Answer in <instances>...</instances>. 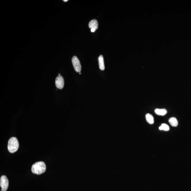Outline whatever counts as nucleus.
I'll return each mask as SVG.
<instances>
[{
	"label": "nucleus",
	"mask_w": 191,
	"mask_h": 191,
	"mask_svg": "<svg viewBox=\"0 0 191 191\" xmlns=\"http://www.w3.org/2000/svg\"><path fill=\"white\" fill-rule=\"evenodd\" d=\"M147 121L148 123L152 124L154 123V120L153 116L150 114H147L145 115Z\"/></svg>",
	"instance_id": "obj_10"
},
{
	"label": "nucleus",
	"mask_w": 191,
	"mask_h": 191,
	"mask_svg": "<svg viewBox=\"0 0 191 191\" xmlns=\"http://www.w3.org/2000/svg\"><path fill=\"white\" fill-rule=\"evenodd\" d=\"M159 129L160 130L168 131L169 130V126L165 124H162L160 127H159Z\"/></svg>",
	"instance_id": "obj_11"
},
{
	"label": "nucleus",
	"mask_w": 191,
	"mask_h": 191,
	"mask_svg": "<svg viewBox=\"0 0 191 191\" xmlns=\"http://www.w3.org/2000/svg\"><path fill=\"white\" fill-rule=\"evenodd\" d=\"M64 80L61 75L58 76L55 79V84L58 89H62L64 86Z\"/></svg>",
	"instance_id": "obj_5"
},
{
	"label": "nucleus",
	"mask_w": 191,
	"mask_h": 191,
	"mask_svg": "<svg viewBox=\"0 0 191 191\" xmlns=\"http://www.w3.org/2000/svg\"><path fill=\"white\" fill-rule=\"evenodd\" d=\"M79 74H81V73H80H80H79Z\"/></svg>",
	"instance_id": "obj_15"
},
{
	"label": "nucleus",
	"mask_w": 191,
	"mask_h": 191,
	"mask_svg": "<svg viewBox=\"0 0 191 191\" xmlns=\"http://www.w3.org/2000/svg\"><path fill=\"white\" fill-rule=\"evenodd\" d=\"M89 27L90 29H95L96 30L98 29V23L97 20L95 19L91 20L89 24Z\"/></svg>",
	"instance_id": "obj_6"
},
{
	"label": "nucleus",
	"mask_w": 191,
	"mask_h": 191,
	"mask_svg": "<svg viewBox=\"0 0 191 191\" xmlns=\"http://www.w3.org/2000/svg\"><path fill=\"white\" fill-rule=\"evenodd\" d=\"M0 186L1 188V191H6L9 186V180L6 176H1L0 179Z\"/></svg>",
	"instance_id": "obj_4"
},
{
	"label": "nucleus",
	"mask_w": 191,
	"mask_h": 191,
	"mask_svg": "<svg viewBox=\"0 0 191 191\" xmlns=\"http://www.w3.org/2000/svg\"><path fill=\"white\" fill-rule=\"evenodd\" d=\"M72 61L75 71L77 72H80L82 70V66L78 58L76 56H74L72 58Z\"/></svg>",
	"instance_id": "obj_3"
},
{
	"label": "nucleus",
	"mask_w": 191,
	"mask_h": 191,
	"mask_svg": "<svg viewBox=\"0 0 191 191\" xmlns=\"http://www.w3.org/2000/svg\"><path fill=\"white\" fill-rule=\"evenodd\" d=\"M59 76H60V75H61V74H59Z\"/></svg>",
	"instance_id": "obj_14"
},
{
	"label": "nucleus",
	"mask_w": 191,
	"mask_h": 191,
	"mask_svg": "<svg viewBox=\"0 0 191 191\" xmlns=\"http://www.w3.org/2000/svg\"><path fill=\"white\" fill-rule=\"evenodd\" d=\"M96 30V29H91V31L92 32H94Z\"/></svg>",
	"instance_id": "obj_12"
},
{
	"label": "nucleus",
	"mask_w": 191,
	"mask_h": 191,
	"mask_svg": "<svg viewBox=\"0 0 191 191\" xmlns=\"http://www.w3.org/2000/svg\"><path fill=\"white\" fill-rule=\"evenodd\" d=\"M46 170V166L44 162H39L35 163L31 167L33 173L36 175H41L45 172Z\"/></svg>",
	"instance_id": "obj_1"
},
{
	"label": "nucleus",
	"mask_w": 191,
	"mask_h": 191,
	"mask_svg": "<svg viewBox=\"0 0 191 191\" xmlns=\"http://www.w3.org/2000/svg\"><path fill=\"white\" fill-rule=\"evenodd\" d=\"M64 2H67L68 1V0H64Z\"/></svg>",
	"instance_id": "obj_13"
},
{
	"label": "nucleus",
	"mask_w": 191,
	"mask_h": 191,
	"mask_svg": "<svg viewBox=\"0 0 191 191\" xmlns=\"http://www.w3.org/2000/svg\"><path fill=\"white\" fill-rule=\"evenodd\" d=\"M155 112L157 115H161V116H164L167 113V110L165 109H156L155 110Z\"/></svg>",
	"instance_id": "obj_8"
},
{
	"label": "nucleus",
	"mask_w": 191,
	"mask_h": 191,
	"mask_svg": "<svg viewBox=\"0 0 191 191\" xmlns=\"http://www.w3.org/2000/svg\"><path fill=\"white\" fill-rule=\"evenodd\" d=\"M98 60H99L100 69L102 71H104L105 69V66L103 56L102 55H100L98 58Z\"/></svg>",
	"instance_id": "obj_7"
},
{
	"label": "nucleus",
	"mask_w": 191,
	"mask_h": 191,
	"mask_svg": "<svg viewBox=\"0 0 191 191\" xmlns=\"http://www.w3.org/2000/svg\"><path fill=\"white\" fill-rule=\"evenodd\" d=\"M169 122L171 126L173 127H176L178 125V122L177 120L175 117H172L169 119Z\"/></svg>",
	"instance_id": "obj_9"
},
{
	"label": "nucleus",
	"mask_w": 191,
	"mask_h": 191,
	"mask_svg": "<svg viewBox=\"0 0 191 191\" xmlns=\"http://www.w3.org/2000/svg\"><path fill=\"white\" fill-rule=\"evenodd\" d=\"M19 143L16 138L11 137L9 140L8 148L9 151L11 153H14L18 150Z\"/></svg>",
	"instance_id": "obj_2"
}]
</instances>
